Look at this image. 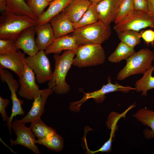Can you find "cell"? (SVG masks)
Here are the masks:
<instances>
[{"instance_id":"obj_1","label":"cell","mask_w":154,"mask_h":154,"mask_svg":"<svg viewBox=\"0 0 154 154\" xmlns=\"http://www.w3.org/2000/svg\"><path fill=\"white\" fill-rule=\"evenodd\" d=\"M76 50H64L61 55L55 54L54 56L55 68L48 85V88L56 94H65L70 90L66 78L73 64Z\"/></svg>"},{"instance_id":"obj_2","label":"cell","mask_w":154,"mask_h":154,"mask_svg":"<svg viewBox=\"0 0 154 154\" xmlns=\"http://www.w3.org/2000/svg\"><path fill=\"white\" fill-rule=\"evenodd\" d=\"M36 24L37 20L29 16L5 12L0 17V38L15 41L23 31Z\"/></svg>"},{"instance_id":"obj_3","label":"cell","mask_w":154,"mask_h":154,"mask_svg":"<svg viewBox=\"0 0 154 154\" xmlns=\"http://www.w3.org/2000/svg\"><path fill=\"white\" fill-rule=\"evenodd\" d=\"M112 33L110 25L98 21L75 30L70 34L75 38L77 44H101L109 39Z\"/></svg>"},{"instance_id":"obj_4","label":"cell","mask_w":154,"mask_h":154,"mask_svg":"<svg viewBox=\"0 0 154 154\" xmlns=\"http://www.w3.org/2000/svg\"><path fill=\"white\" fill-rule=\"evenodd\" d=\"M154 52L148 48H143L126 59L125 66L118 73L117 79L124 80L131 75L143 74L152 66Z\"/></svg>"},{"instance_id":"obj_5","label":"cell","mask_w":154,"mask_h":154,"mask_svg":"<svg viewBox=\"0 0 154 154\" xmlns=\"http://www.w3.org/2000/svg\"><path fill=\"white\" fill-rule=\"evenodd\" d=\"M104 50L99 44H88L79 46L76 50L73 65L79 68L95 66L105 61Z\"/></svg>"},{"instance_id":"obj_6","label":"cell","mask_w":154,"mask_h":154,"mask_svg":"<svg viewBox=\"0 0 154 154\" xmlns=\"http://www.w3.org/2000/svg\"><path fill=\"white\" fill-rule=\"evenodd\" d=\"M108 79V83L104 85L100 89L92 92L84 93L83 98L80 100L72 103L69 108L70 110L79 112L82 104L87 100L93 98L97 103H102L106 98V94L113 92L121 91L127 93L132 90H135V88L129 86H124L117 82L113 84L111 82L110 77Z\"/></svg>"},{"instance_id":"obj_7","label":"cell","mask_w":154,"mask_h":154,"mask_svg":"<svg viewBox=\"0 0 154 154\" xmlns=\"http://www.w3.org/2000/svg\"><path fill=\"white\" fill-rule=\"evenodd\" d=\"M46 55L44 50H40L35 55L26 58V64L34 72L37 81L40 84L48 82L53 74Z\"/></svg>"},{"instance_id":"obj_8","label":"cell","mask_w":154,"mask_h":154,"mask_svg":"<svg viewBox=\"0 0 154 154\" xmlns=\"http://www.w3.org/2000/svg\"><path fill=\"white\" fill-rule=\"evenodd\" d=\"M0 76L1 80L3 82L7 83L11 93L10 98L12 103V112L7 121V125L11 135V124L13 117L18 115H25V112L22 107L23 101L19 99L17 97L16 92L19 88V85L12 74L7 70L0 68Z\"/></svg>"},{"instance_id":"obj_9","label":"cell","mask_w":154,"mask_h":154,"mask_svg":"<svg viewBox=\"0 0 154 154\" xmlns=\"http://www.w3.org/2000/svg\"><path fill=\"white\" fill-rule=\"evenodd\" d=\"M154 28V19L147 13L135 11L130 16L114 26L116 32L126 30L139 31L147 27Z\"/></svg>"},{"instance_id":"obj_10","label":"cell","mask_w":154,"mask_h":154,"mask_svg":"<svg viewBox=\"0 0 154 154\" xmlns=\"http://www.w3.org/2000/svg\"><path fill=\"white\" fill-rule=\"evenodd\" d=\"M25 123L15 119L11 124V128L15 132L17 137L15 140L11 139V145H21L36 154H40V151L36 145L35 137L29 127Z\"/></svg>"},{"instance_id":"obj_11","label":"cell","mask_w":154,"mask_h":154,"mask_svg":"<svg viewBox=\"0 0 154 154\" xmlns=\"http://www.w3.org/2000/svg\"><path fill=\"white\" fill-rule=\"evenodd\" d=\"M35 73L26 64L22 76L19 77V95L28 100H34L40 90L35 82Z\"/></svg>"},{"instance_id":"obj_12","label":"cell","mask_w":154,"mask_h":154,"mask_svg":"<svg viewBox=\"0 0 154 154\" xmlns=\"http://www.w3.org/2000/svg\"><path fill=\"white\" fill-rule=\"evenodd\" d=\"M53 92L51 89L48 88L40 90L33 100L31 109L25 116L19 120L25 123H31L40 118L44 112L46 100Z\"/></svg>"},{"instance_id":"obj_13","label":"cell","mask_w":154,"mask_h":154,"mask_svg":"<svg viewBox=\"0 0 154 154\" xmlns=\"http://www.w3.org/2000/svg\"><path fill=\"white\" fill-rule=\"evenodd\" d=\"M26 64L25 54L19 50L15 52L0 54V68L9 69L19 77L22 76Z\"/></svg>"},{"instance_id":"obj_14","label":"cell","mask_w":154,"mask_h":154,"mask_svg":"<svg viewBox=\"0 0 154 154\" xmlns=\"http://www.w3.org/2000/svg\"><path fill=\"white\" fill-rule=\"evenodd\" d=\"M35 26L28 27L23 31L15 42L18 48L22 50L29 56L35 55L39 50L35 39Z\"/></svg>"},{"instance_id":"obj_15","label":"cell","mask_w":154,"mask_h":154,"mask_svg":"<svg viewBox=\"0 0 154 154\" xmlns=\"http://www.w3.org/2000/svg\"><path fill=\"white\" fill-rule=\"evenodd\" d=\"M121 0H102L96 4L99 21L109 25L114 21Z\"/></svg>"},{"instance_id":"obj_16","label":"cell","mask_w":154,"mask_h":154,"mask_svg":"<svg viewBox=\"0 0 154 154\" xmlns=\"http://www.w3.org/2000/svg\"><path fill=\"white\" fill-rule=\"evenodd\" d=\"M49 22L53 28L55 38L72 33L75 30L73 23L63 11L53 17Z\"/></svg>"},{"instance_id":"obj_17","label":"cell","mask_w":154,"mask_h":154,"mask_svg":"<svg viewBox=\"0 0 154 154\" xmlns=\"http://www.w3.org/2000/svg\"><path fill=\"white\" fill-rule=\"evenodd\" d=\"M79 46L75 38L71 35H68L55 38L44 51L46 55L59 54L63 50H76Z\"/></svg>"},{"instance_id":"obj_18","label":"cell","mask_w":154,"mask_h":154,"mask_svg":"<svg viewBox=\"0 0 154 154\" xmlns=\"http://www.w3.org/2000/svg\"><path fill=\"white\" fill-rule=\"evenodd\" d=\"M35 28L37 35L35 40L36 45L39 50H44L55 39L52 27L48 22L41 25H36Z\"/></svg>"},{"instance_id":"obj_19","label":"cell","mask_w":154,"mask_h":154,"mask_svg":"<svg viewBox=\"0 0 154 154\" xmlns=\"http://www.w3.org/2000/svg\"><path fill=\"white\" fill-rule=\"evenodd\" d=\"M91 3L88 0H72L62 11L73 23H75L81 19Z\"/></svg>"},{"instance_id":"obj_20","label":"cell","mask_w":154,"mask_h":154,"mask_svg":"<svg viewBox=\"0 0 154 154\" xmlns=\"http://www.w3.org/2000/svg\"><path fill=\"white\" fill-rule=\"evenodd\" d=\"M133 116L144 125L150 127L151 129L146 128L143 130L145 138L147 139L154 138V111L143 108L138 110Z\"/></svg>"},{"instance_id":"obj_21","label":"cell","mask_w":154,"mask_h":154,"mask_svg":"<svg viewBox=\"0 0 154 154\" xmlns=\"http://www.w3.org/2000/svg\"><path fill=\"white\" fill-rule=\"evenodd\" d=\"M72 0H53L50 3L47 9L37 20V25L49 22L54 16L60 13Z\"/></svg>"},{"instance_id":"obj_22","label":"cell","mask_w":154,"mask_h":154,"mask_svg":"<svg viewBox=\"0 0 154 154\" xmlns=\"http://www.w3.org/2000/svg\"><path fill=\"white\" fill-rule=\"evenodd\" d=\"M7 7L5 12L27 15L35 20L37 19V17L25 0H7Z\"/></svg>"},{"instance_id":"obj_23","label":"cell","mask_w":154,"mask_h":154,"mask_svg":"<svg viewBox=\"0 0 154 154\" xmlns=\"http://www.w3.org/2000/svg\"><path fill=\"white\" fill-rule=\"evenodd\" d=\"M154 70V65L147 70L142 77L135 82V90L137 92H142V96H146L148 90L154 89V77L152 75Z\"/></svg>"},{"instance_id":"obj_24","label":"cell","mask_w":154,"mask_h":154,"mask_svg":"<svg viewBox=\"0 0 154 154\" xmlns=\"http://www.w3.org/2000/svg\"><path fill=\"white\" fill-rule=\"evenodd\" d=\"M36 143L44 145L48 149L59 152L62 151L63 147V139L56 131L50 133L45 138L35 140Z\"/></svg>"},{"instance_id":"obj_25","label":"cell","mask_w":154,"mask_h":154,"mask_svg":"<svg viewBox=\"0 0 154 154\" xmlns=\"http://www.w3.org/2000/svg\"><path fill=\"white\" fill-rule=\"evenodd\" d=\"M135 52L134 48L131 47L122 42L118 44L116 48L108 58L112 63H118L126 59Z\"/></svg>"},{"instance_id":"obj_26","label":"cell","mask_w":154,"mask_h":154,"mask_svg":"<svg viewBox=\"0 0 154 154\" xmlns=\"http://www.w3.org/2000/svg\"><path fill=\"white\" fill-rule=\"evenodd\" d=\"M96 4L91 3L88 9L77 22L73 23L75 29L94 23L99 20Z\"/></svg>"},{"instance_id":"obj_27","label":"cell","mask_w":154,"mask_h":154,"mask_svg":"<svg viewBox=\"0 0 154 154\" xmlns=\"http://www.w3.org/2000/svg\"><path fill=\"white\" fill-rule=\"evenodd\" d=\"M29 127L35 137L39 140L45 138L50 133L55 131L54 129L45 125L40 118L31 123Z\"/></svg>"},{"instance_id":"obj_28","label":"cell","mask_w":154,"mask_h":154,"mask_svg":"<svg viewBox=\"0 0 154 154\" xmlns=\"http://www.w3.org/2000/svg\"><path fill=\"white\" fill-rule=\"evenodd\" d=\"M121 42L134 48L141 42V33L133 30H126L116 32Z\"/></svg>"},{"instance_id":"obj_29","label":"cell","mask_w":154,"mask_h":154,"mask_svg":"<svg viewBox=\"0 0 154 154\" xmlns=\"http://www.w3.org/2000/svg\"><path fill=\"white\" fill-rule=\"evenodd\" d=\"M134 11L133 0H121L114 21L115 24L130 16Z\"/></svg>"},{"instance_id":"obj_30","label":"cell","mask_w":154,"mask_h":154,"mask_svg":"<svg viewBox=\"0 0 154 154\" xmlns=\"http://www.w3.org/2000/svg\"><path fill=\"white\" fill-rule=\"evenodd\" d=\"M27 3L38 18L44 13L45 9L50 3L46 0H30Z\"/></svg>"},{"instance_id":"obj_31","label":"cell","mask_w":154,"mask_h":154,"mask_svg":"<svg viewBox=\"0 0 154 154\" xmlns=\"http://www.w3.org/2000/svg\"><path fill=\"white\" fill-rule=\"evenodd\" d=\"M15 42V40L11 39L0 38V54L15 52L19 50Z\"/></svg>"},{"instance_id":"obj_32","label":"cell","mask_w":154,"mask_h":154,"mask_svg":"<svg viewBox=\"0 0 154 154\" xmlns=\"http://www.w3.org/2000/svg\"><path fill=\"white\" fill-rule=\"evenodd\" d=\"M134 10L147 13L148 5L147 0H133Z\"/></svg>"},{"instance_id":"obj_33","label":"cell","mask_w":154,"mask_h":154,"mask_svg":"<svg viewBox=\"0 0 154 154\" xmlns=\"http://www.w3.org/2000/svg\"><path fill=\"white\" fill-rule=\"evenodd\" d=\"M9 101L0 96V113L3 121H7L8 117L6 112V108L9 104Z\"/></svg>"},{"instance_id":"obj_34","label":"cell","mask_w":154,"mask_h":154,"mask_svg":"<svg viewBox=\"0 0 154 154\" xmlns=\"http://www.w3.org/2000/svg\"><path fill=\"white\" fill-rule=\"evenodd\" d=\"M141 33V37L148 44H153L154 42V31L151 29L146 30Z\"/></svg>"},{"instance_id":"obj_35","label":"cell","mask_w":154,"mask_h":154,"mask_svg":"<svg viewBox=\"0 0 154 154\" xmlns=\"http://www.w3.org/2000/svg\"><path fill=\"white\" fill-rule=\"evenodd\" d=\"M148 7L147 13L154 19V0H147Z\"/></svg>"},{"instance_id":"obj_36","label":"cell","mask_w":154,"mask_h":154,"mask_svg":"<svg viewBox=\"0 0 154 154\" xmlns=\"http://www.w3.org/2000/svg\"><path fill=\"white\" fill-rule=\"evenodd\" d=\"M7 7V0H0V11L1 12L5 11Z\"/></svg>"},{"instance_id":"obj_37","label":"cell","mask_w":154,"mask_h":154,"mask_svg":"<svg viewBox=\"0 0 154 154\" xmlns=\"http://www.w3.org/2000/svg\"><path fill=\"white\" fill-rule=\"evenodd\" d=\"M102 0H90V1L91 3L97 4Z\"/></svg>"},{"instance_id":"obj_38","label":"cell","mask_w":154,"mask_h":154,"mask_svg":"<svg viewBox=\"0 0 154 154\" xmlns=\"http://www.w3.org/2000/svg\"><path fill=\"white\" fill-rule=\"evenodd\" d=\"M49 3H50L53 0H46Z\"/></svg>"},{"instance_id":"obj_39","label":"cell","mask_w":154,"mask_h":154,"mask_svg":"<svg viewBox=\"0 0 154 154\" xmlns=\"http://www.w3.org/2000/svg\"><path fill=\"white\" fill-rule=\"evenodd\" d=\"M27 1V2H29L30 0H26Z\"/></svg>"},{"instance_id":"obj_40","label":"cell","mask_w":154,"mask_h":154,"mask_svg":"<svg viewBox=\"0 0 154 154\" xmlns=\"http://www.w3.org/2000/svg\"><path fill=\"white\" fill-rule=\"evenodd\" d=\"M89 0V1H90V0Z\"/></svg>"}]
</instances>
